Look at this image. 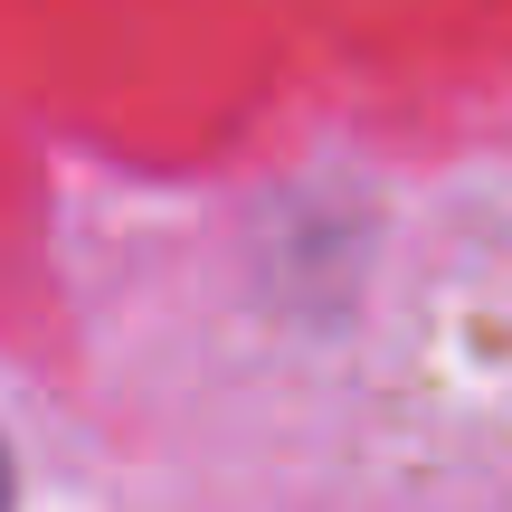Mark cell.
Wrapping results in <instances>:
<instances>
[{
    "label": "cell",
    "instance_id": "1",
    "mask_svg": "<svg viewBox=\"0 0 512 512\" xmlns=\"http://www.w3.org/2000/svg\"><path fill=\"white\" fill-rule=\"evenodd\" d=\"M0 512H10V475H0Z\"/></svg>",
    "mask_w": 512,
    "mask_h": 512
}]
</instances>
